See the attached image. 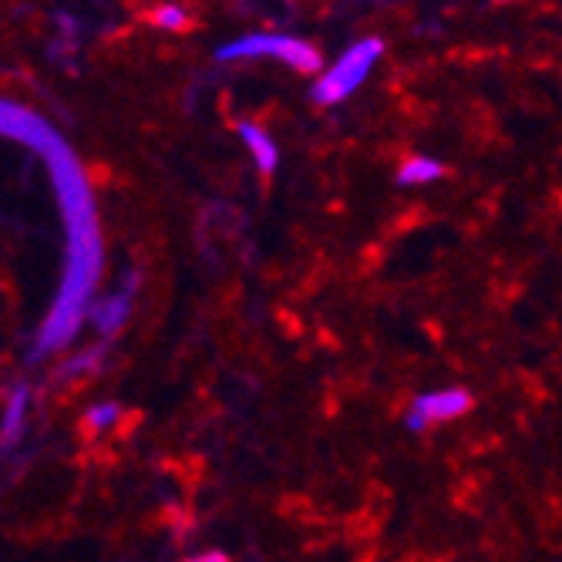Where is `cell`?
<instances>
[{
    "label": "cell",
    "instance_id": "1",
    "mask_svg": "<svg viewBox=\"0 0 562 562\" xmlns=\"http://www.w3.org/2000/svg\"><path fill=\"white\" fill-rule=\"evenodd\" d=\"M0 135H11L34 148L37 156L47 162L50 176H55L58 202L65 213V229H68V257H65V280L58 290V300L50 306L47 321L41 324L34 361L50 350H61L71 344L78 334L81 321L91 314V293L101 277V233H98V213L94 199L88 189V179L71 156V148L61 142V135L50 128L44 119L34 112L0 101Z\"/></svg>",
    "mask_w": 562,
    "mask_h": 562
},
{
    "label": "cell",
    "instance_id": "2",
    "mask_svg": "<svg viewBox=\"0 0 562 562\" xmlns=\"http://www.w3.org/2000/svg\"><path fill=\"white\" fill-rule=\"evenodd\" d=\"M220 61H233V58H280L283 65H290L293 71L314 75L321 71V50L311 41L300 37H286V34H246L229 41L226 47L216 50Z\"/></svg>",
    "mask_w": 562,
    "mask_h": 562
},
{
    "label": "cell",
    "instance_id": "3",
    "mask_svg": "<svg viewBox=\"0 0 562 562\" xmlns=\"http://www.w3.org/2000/svg\"><path fill=\"white\" fill-rule=\"evenodd\" d=\"M381 50H384V44L378 37H364L353 47H347L337 58V65L317 78V85L311 91L317 105H337V101H344L347 94H353L357 88H361L364 78L371 75V68L378 65Z\"/></svg>",
    "mask_w": 562,
    "mask_h": 562
},
{
    "label": "cell",
    "instance_id": "4",
    "mask_svg": "<svg viewBox=\"0 0 562 562\" xmlns=\"http://www.w3.org/2000/svg\"><path fill=\"white\" fill-rule=\"evenodd\" d=\"M472 394L465 387H438V391H425L412 401L404 415V425L412 431H428L435 425H445V422H454L469 415L472 407Z\"/></svg>",
    "mask_w": 562,
    "mask_h": 562
},
{
    "label": "cell",
    "instance_id": "5",
    "mask_svg": "<svg viewBox=\"0 0 562 562\" xmlns=\"http://www.w3.org/2000/svg\"><path fill=\"white\" fill-rule=\"evenodd\" d=\"M135 290V280L132 283H125L119 293H112V296H105V300H98V303H91V324H94V330L101 334V337H115L122 327H125V321H128V314H132V293Z\"/></svg>",
    "mask_w": 562,
    "mask_h": 562
},
{
    "label": "cell",
    "instance_id": "6",
    "mask_svg": "<svg viewBox=\"0 0 562 562\" xmlns=\"http://www.w3.org/2000/svg\"><path fill=\"white\" fill-rule=\"evenodd\" d=\"M27 401H31V391L27 384H18L8 397V407H4V422H0V451L14 448L21 438H24V422H27Z\"/></svg>",
    "mask_w": 562,
    "mask_h": 562
},
{
    "label": "cell",
    "instance_id": "7",
    "mask_svg": "<svg viewBox=\"0 0 562 562\" xmlns=\"http://www.w3.org/2000/svg\"><path fill=\"white\" fill-rule=\"evenodd\" d=\"M239 138L246 142L249 156L257 159V169H260L263 176H273L277 166H280V148H277V142L270 138V132H263L260 125H252V122H243V125H239Z\"/></svg>",
    "mask_w": 562,
    "mask_h": 562
},
{
    "label": "cell",
    "instance_id": "8",
    "mask_svg": "<svg viewBox=\"0 0 562 562\" xmlns=\"http://www.w3.org/2000/svg\"><path fill=\"white\" fill-rule=\"evenodd\" d=\"M445 176V166L428 156H412L397 169V186H428Z\"/></svg>",
    "mask_w": 562,
    "mask_h": 562
},
{
    "label": "cell",
    "instance_id": "9",
    "mask_svg": "<svg viewBox=\"0 0 562 562\" xmlns=\"http://www.w3.org/2000/svg\"><path fill=\"white\" fill-rule=\"evenodd\" d=\"M119 418H122V407H119L115 401H109V404L91 407L85 422H88V428H91V431H105V428H112Z\"/></svg>",
    "mask_w": 562,
    "mask_h": 562
},
{
    "label": "cell",
    "instance_id": "10",
    "mask_svg": "<svg viewBox=\"0 0 562 562\" xmlns=\"http://www.w3.org/2000/svg\"><path fill=\"white\" fill-rule=\"evenodd\" d=\"M151 21H156V27H166V31H182L189 24L186 11L176 8V4H162L156 14H151Z\"/></svg>",
    "mask_w": 562,
    "mask_h": 562
},
{
    "label": "cell",
    "instance_id": "11",
    "mask_svg": "<svg viewBox=\"0 0 562 562\" xmlns=\"http://www.w3.org/2000/svg\"><path fill=\"white\" fill-rule=\"evenodd\" d=\"M98 361H101V347H91L88 353H81V357H75V361H68V364H65V374H68V378H75V374L94 371V368H98Z\"/></svg>",
    "mask_w": 562,
    "mask_h": 562
},
{
    "label": "cell",
    "instance_id": "12",
    "mask_svg": "<svg viewBox=\"0 0 562 562\" xmlns=\"http://www.w3.org/2000/svg\"><path fill=\"white\" fill-rule=\"evenodd\" d=\"M186 562H229L223 552H199V555H192V559H186Z\"/></svg>",
    "mask_w": 562,
    "mask_h": 562
}]
</instances>
